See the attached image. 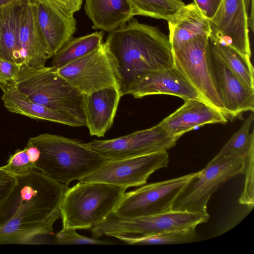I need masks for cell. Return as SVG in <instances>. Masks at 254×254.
<instances>
[{
  "mask_svg": "<svg viewBox=\"0 0 254 254\" xmlns=\"http://www.w3.org/2000/svg\"><path fill=\"white\" fill-rule=\"evenodd\" d=\"M68 188L37 170L16 177L0 205V245L41 244L40 238L54 235Z\"/></svg>",
  "mask_w": 254,
  "mask_h": 254,
  "instance_id": "obj_1",
  "label": "cell"
},
{
  "mask_svg": "<svg viewBox=\"0 0 254 254\" xmlns=\"http://www.w3.org/2000/svg\"><path fill=\"white\" fill-rule=\"evenodd\" d=\"M104 44L122 96L138 76L174 66L169 37L158 27L133 17L109 32Z\"/></svg>",
  "mask_w": 254,
  "mask_h": 254,
  "instance_id": "obj_2",
  "label": "cell"
},
{
  "mask_svg": "<svg viewBox=\"0 0 254 254\" xmlns=\"http://www.w3.org/2000/svg\"><path fill=\"white\" fill-rule=\"evenodd\" d=\"M40 152L36 170L67 186L95 171L108 160L78 140L48 133L29 139Z\"/></svg>",
  "mask_w": 254,
  "mask_h": 254,
  "instance_id": "obj_3",
  "label": "cell"
},
{
  "mask_svg": "<svg viewBox=\"0 0 254 254\" xmlns=\"http://www.w3.org/2000/svg\"><path fill=\"white\" fill-rule=\"evenodd\" d=\"M12 83L31 101L71 117L86 127L83 95L52 66H21Z\"/></svg>",
  "mask_w": 254,
  "mask_h": 254,
  "instance_id": "obj_4",
  "label": "cell"
},
{
  "mask_svg": "<svg viewBox=\"0 0 254 254\" xmlns=\"http://www.w3.org/2000/svg\"><path fill=\"white\" fill-rule=\"evenodd\" d=\"M127 188L79 182L65 190L60 205L63 228L91 230L113 212Z\"/></svg>",
  "mask_w": 254,
  "mask_h": 254,
  "instance_id": "obj_5",
  "label": "cell"
},
{
  "mask_svg": "<svg viewBox=\"0 0 254 254\" xmlns=\"http://www.w3.org/2000/svg\"><path fill=\"white\" fill-rule=\"evenodd\" d=\"M246 158L236 154L214 157L186 183L174 199L172 210L208 214L212 195L227 181L244 174Z\"/></svg>",
  "mask_w": 254,
  "mask_h": 254,
  "instance_id": "obj_6",
  "label": "cell"
},
{
  "mask_svg": "<svg viewBox=\"0 0 254 254\" xmlns=\"http://www.w3.org/2000/svg\"><path fill=\"white\" fill-rule=\"evenodd\" d=\"M209 218L208 214L175 210L134 218L121 217L112 212L90 231L96 238L103 235L144 237L196 227Z\"/></svg>",
  "mask_w": 254,
  "mask_h": 254,
  "instance_id": "obj_7",
  "label": "cell"
},
{
  "mask_svg": "<svg viewBox=\"0 0 254 254\" xmlns=\"http://www.w3.org/2000/svg\"><path fill=\"white\" fill-rule=\"evenodd\" d=\"M171 49L174 66L206 102L230 119L215 84L209 36L197 37Z\"/></svg>",
  "mask_w": 254,
  "mask_h": 254,
  "instance_id": "obj_8",
  "label": "cell"
},
{
  "mask_svg": "<svg viewBox=\"0 0 254 254\" xmlns=\"http://www.w3.org/2000/svg\"><path fill=\"white\" fill-rule=\"evenodd\" d=\"M194 174L150 184L125 192L113 212L121 217L134 218L172 210L177 194Z\"/></svg>",
  "mask_w": 254,
  "mask_h": 254,
  "instance_id": "obj_9",
  "label": "cell"
},
{
  "mask_svg": "<svg viewBox=\"0 0 254 254\" xmlns=\"http://www.w3.org/2000/svg\"><path fill=\"white\" fill-rule=\"evenodd\" d=\"M169 161L167 151L107 160L98 169L79 181L105 183L127 189L139 187L145 185L154 172L167 167Z\"/></svg>",
  "mask_w": 254,
  "mask_h": 254,
  "instance_id": "obj_10",
  "label": "cell"
},
{
  "mask_svg": "<svg viewBox=\"0 0 254 254\" xmlns=\"http://www.w3.org/2000/svg\"><path fill=\"white\" fill-rule=\"evenodd\" d=\"M179 138L157 124L125 136L107 140L94 139L86 144L108 160H116L167 151L176 145Z\"/></svg>",
  "mask_w": 254,
  "mask_h": 254,
  "instance_id": "obj_11",
  "label": "cell"
},
{
  "mask_svg": "<svg viewBox=\"0 0 254 254\" xmlns=\"http://www.w3.org/2000/svg\"><path fill=\"white\" fill-rule=\"evenodd\" d=\"M56 70L83 95L112 87L119 89L104 43L95 51Z\"/></svg>",
  "mask_w": 254,
  "mask_h": 254,
  "instance_id": "obj_12",
  "label": "cell"
},
{
  "mask_svg": "<svg viewBox=\"0 0 254 254\" xmlns=\"http://www.w3.org/2000/svg\"><path fill=\"white\" fill-rule=\"evenodd\" d=\"M249 0H222L209 20L211 34L219 43L251 57L249 37Z\"/></svg>",
  "mask_w": 254,
  "mask_h": 254,
  "instance_id": "obj_13",
  "label": "cell"
},
{
  "mask_svg": "<svg viewBox=\"0 0 254 254\" xmlns=\"http://www.w3.org/2000/svg\"><path fill=\"white\" fill-rule=\"evenodd\" d=\"M127 94L131 95L135 98L166 94L175 96L184 100L196 99L205 101L174 66L148 71L138 76L128 87Z\"/></svg>",
  "mask_w": 254,
  "mask_h": 254,
  "instance_id": "obj_14",
  "label": "cell"
},
{
  "mask_svg": "<svg viewBox=\"0 0 254 254\" xmlns=\"http://www.w3.org/2000/svg\"><path fill=\"white\" fill-rule=\"evenodd\" d=\"M210 47V46H209ZM215 84L230 119L254 112V91L247 87L210 47Z\"/></svg>",
  "mask_w": 254,
  "mask_h": 254,
  "instance_id": "obj_15",
  "label": "cell"
},
{
  "mask_svg": "<svg viewBox=\"0 0 254 254\" xmlns=\"http://www.w3.org/2000/svg\"><path fill=\"white\" fill-rule=\"evenodd\" d=\"M184 101L180 107L158 124L173 136L180 138L200 126L228 122V119L220 111L204 101Z\"/></svg>",
  "mask_w": 254,
  "mask_h": 254,
  "instance_id": "obj_16",
  "label": "cell"
},
{
  "mask_svg": "<svg viewBox=\"0 0 254 254\" xmlns=\"http://www.w3.org/2000/svg\"><path fill=\"white\" fill-rule=\"evenodd\" d=\"M19 44L23 60L22 66L43 67L47 61L53 56L40 30L33 0H24L20 21Z\"/></svg>",
  "mask_w": 254,
  "mask_h": 254,
  "instance_id": "obj_17",
  "label": "cell"
},
{
  "mask_svg": "<svg viewBox=\"0 0 254 254\" xmlns=\"http://www.w3.org/2000/svg\"><path fill=\"white\" fill-rule=\"evenodd\" d=\"M37 22L53 56L73 37L76 29L74 16L65 14L42 0H33Z\"/></svg>",
  "mask_w": 254,
  "mask_h": 254,
  "instance_id": "obj_18",
  "label": "cell"
},
{
  "mask_svg": "<svg viewBox=\"0 0 254 254\" xmlns=\"http://www.w3.org/2000/svg\"><path fill=\"white\" fill-rule=\"evenodd\" d=\"M122 97L119 89L114 87L83 95L86 127L90 135L105 136L113 124Z\"/></svg>",
  "mask_w": 254,
  "mask_h": 254,
  "instance_id": "obj_19",
  "label": "cell"
},
{
  "mask_svg": "<svg viewBox=\"0 0 254 254\" xmlns=\"http://www.w3.org/2000/svg\"><path fill=\"white\" fill-rule=\"evenodd\" d=\"M0 87L3 92L1 100L10 112L73 127H83L75 119L31 101L18 91L12 82Z\"/></svg>",
  "mask_w": 254,
  "mask_h": 254,
  "instance_id": "obj_20",
  "label": "cell"
},
{
  "mask_svg": "<svg viewBox=\"0 0 254 254\" xmlns=\"http://www.w3.org/2000/svg\"><path fill=\"white\" fill-rule=\"evenodd\" d=\"M169 39L174 48L199 36L211 34L209 20L194 3L183 5L168 21Z\"/></svg>",
  "mask_w": 254,
  "mask_h": 254,
  "instance_id": "obj_21",
  "label": "cell"
},
{
  "mask_svg": "<svg viewBox=\"0 0 254 254\" xmlns=\"http://www.w3.org/2000/svg\"><path fill=\"white\" fill-rule=\"evenodd\" d=\"M84 9L94 29L108 32L117 29L135 16L127 0H85Z\"/></svg>",
  "mask_w": 254,
  "mask_h": 254,
  "instance_id": "obj_22",
  "label": "cell"
},
{
  "mask_svg": "<svg viewBox=\"0 0 254 254\" xmlns=\"http://www.w3.org/2000/svg\"><path fill=\"white\" fill-rule=\"evenodd\" d=\"M24 0L0 7V59L21 66L23 60L19 44V31Z\"/></svg>",
  "mask_w": 254,
  "mask_h": 254,
  "instance_id": "obj_23",
  "label": "cell"
},
{
  "mask_svg": "<svg viewBox=\"0 0 254 254\" xmlns=\"http://www.w3.org/2000/svg\"><path fill=\"white\" fill-rule=\"evenodd\" d=\"M103 36L101 31L72 37L53 56L51 66L60 68L99 49L103 44Z\"/></svg>",
  "mask_w": 254,
  "mask_h": 254,
  "instance_id": "obj_24",
  "label": "cell"
},
{
  "mask_svg": "<svg viewBox=\"0 0 254 254\" xmlns=\"http://www.w3.org/2000/svg\"><path fill=\"white\" fill-rule=\"evenodd\" d=\"M209 43L210 47L231 71L247 87L254 91V69L251 57L219 43L210 36Z\"/></svg>",
  "mask_w": 254,
  "mask_h": 254,
  "instance_id": "obj_25",
  "label": "cell"
},
{
  "mask_svg": "<svg viewBox=\"0 0 254 254\" xmlns=\"http://www.w3.org/2000/svg\"><path fill=\"white\" fill-rule=\"evenodd\" d=\"M196 227L169 231L157 235L139 237H126L121 236L115 238L128 245H168L192 243L197 241Z\"/></svg>",
  "mask_w": 254,
  "mask_h": 254,
  "instance_id": "obj_26",
  "label": "cell"
},
{
  "mask_svg": "<svg viewBox=\"0 0 254 254\" xmlns=\"http://www.w3.org/2000/svg\"><path fill=\"white\" fill-rule=\"evenodd\" d=\"M253 122L254 114L252 112L214 157L236 154L246 158L254 149V133L253 130L250 131Z\"/></svg>",
  "mask_w": 254,
  "mask_h": 254,
  "instance_id": "obj_27",
  "label": "cell"
},
{
  "mask_svg": "<svg viewBox=\"0 0 254 254\" xmlns=\"http://www.w3.org/2000/svg\"><path fill=\"white\" fill-rule=\"evenodd\" d=\"M135 15H142L167 21L185 4L181 0H127Z\"/></svg>",
  "mask_w": 254,
  "mask_h": 254,
  "instance_id": "obj_28",
  "label": "cell"
},
{
  "mask_svg": "<svg viewBox=\"0 0 254 254\" xmlns=\"http://www.w3.org/2000/svg\"><path fill=\"white\" fill-rule=\"evenodd\" d=\"M1 167L16 177L36 170V163L31 159L26 147L16 150L10 155L7 163Z\"/></svg>",
  "mask_w": 254,
  "mask_h": 254,
  "instance_id": "obj_29",
  "label": "cell"
},
{
  "mask_svg": "<svg viewBox=\"0 0 254 254\" xmlns=\"http://www.w3.org/2000/svg\"><path fill=\"white\" fill-rule=\"evenodd\" d=\"M53 244L57 245H114L117 244L108 241L100 240L96 238H89L79 234L76 229L63 228L56 234Z\"/></svg>",
  "mask_w": 254,
  "mask_h": 254,
  "instance_id": "obj_30",
  "label": "cell"
},
{
  "mask_svg": "<svg viewBox=\"0 0 254 254\" xmlns=\"http://www.w3.org/2000/svg\"><path fill=\"white\" fill-rule=\"evenodd\" d=\"M254 149L246 158L244 188L239 200L240 204L246 205L250 209H252L254 204Z\"/></svg>",
  "mask_w": 254,
  "mask_h": 254,
  "instance_id": "obj_31",
  "label": "cell"
},
{
  "mask_svg": "<svg viewBox=\"0 0 254 254\" xmlns=\"http://www.w3.org/2000/svg\"><path fill=\"white\" fill-rule=\"evenodd\" d=\"M21 66L0 59V87L12 82L17 76Z\"/></svg>",
  "mask_w": 254,
  "mask_h": 254,
  "instance_id": "obj_32",
  "label": "cell"
},
{
  "mask_svg": "<svg viewBox=\"0 0 254 254\" xmlns=\"http://www.w3.org/2000/svg\"><path fill=\"white\" fill-rule=\"evenodd\" d=\"M57 8L65 14L74 16L81 8L83 0H42Z\"/></svg>",
  "mask_w": 254,
  "mask_h": 254,
  "instance_id": "obj_33",
  "label": "cell"
},
{
  "mask_svg": "<svg viewBox=\"0 0 254 254\" xmlns=\"http://www.w3.org/2000/svg\"><path fill=\"white\" fill-rule=\"evenodd\" d=\"M193 0L201 13L209 20L215 15L222 1V0Z\"/></svg>",
  "mask_w": 254,
  "mask_h": 254,
  "instance_id": "obj_34",
  "label": "cell"
},
{
  "mask_svg": "<svg viewBox=\"0 0 254 254\" xmlns=\"http://www.w3.org/2000/svg\"><path fill=\"white\" fill-rule=\"evenodd\" d=\"M16 180V177L0 167V188L9 185Z\"/></svg>",
  "mask_w": 254,
  "mask_h": 254,
  "instance_id": "obj_35",
  "label": "cell"
},
{
  "mask_svg": "<svg viewBox=\"0 0 254 254\" xmlns=\"http://www.w3.org/2000/svg\"><path fill=\"white\" fill-rule=\"evenodd\" d=\"M15 182L16 181L9 185L0 188V205L10 193L15 184Z\"/></svg>",
  "mask_w": 254,
  "mask_h": 254,
  "instance_id": "obj_36",
  "label": "cell"
},
{
  "mask_svg": "<svg viewBox=\"0 0 254 254\" xmlns=\"http://www.w3.org/2000/svg\"><path fill=\"white\" fill-rule=\"evenodd\" d=\"M251 3V13L249 19H248L249 25L250 26L251 29L254 31V0H250Z\"/></svg>",
  "mask_w": 254,
  "mask_h": 254,
  "instance_id": "obj_37",
  "label": "cell"
},
{
  "mask_svg": "<svg viewBox=\"0 0 254 254\" xmlns=\"http://www.w3.org/2000/svg\"><path fill=\"white\" fill-rule=\"evenodd\" d=\"M18 0H0V7L10 4Z\"/></svg>",
  "mask_w": 254,
  "mask_h": 254,
  "instance_id": "obj_38",
  "label": "cell"
},
{
  "mask_svg": "<svg viewBox=\"0 0 254 254\" xmlns=\"http://www.w3.org/2000/svg\"></svg>",
  "mask_w": 254,
  "mask_h": 254,
  "instance_id": "obj_39",
  "label": "cell"
}]
</instances>
